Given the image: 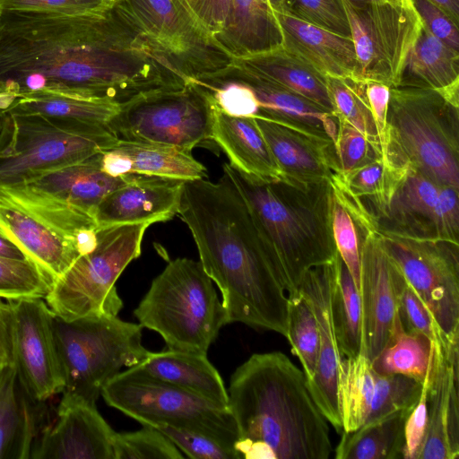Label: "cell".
Returning <instances> with one entry per match:
<instances>
[{
  "label": "cell",
  "mask_w": 459,
  "mask_h": 459,
  "mask_svg": "<svg viewBox=\"0 0 459 459\" xmlns=\"http://www.w3.org/2000/svg\"><path fill=\"white\" fill-rule=\"evenodd\" d=\"M181 82L175 63L113 7L84 14L0 13V82L7 106L33 91L121 104Z\"/></svg>",
  "instance_id": "6da1fadb"
},
{
  "label": "cell",
  "mask_w": 459,
  "mask_h": 459,
  "mask_svg": "<svg viewBox=\"0 0 459 459\" xmlns=\"http://www.w3.org/2000/svg\"><path fill=\"white\" fill-rule=\"evenodd\" d=\"M178 214L191 231L200 263L218 286L227 324L287 330L288 294L247 204L223 170L216 182L186 180Z\"/></svg>",
  "instance_id": "7a4b0ae2"
},
{
  "label": "cell",
  "mask_w": 459,
  "mask_h": 459,
  "mask_svg": "<svg viewBox=\"0 0 459 459\" xmlns=\"http://www.w3.org/2000/svg\"><path fill=\"white\" fill-rule=\"evenodd\" d=\"M229 409L246 459H328L327 420L314 402L303 370L284 353H255L230 377Z\"/></svg>",
  "instance_id": "3957f363"
},
{
  "label": "cell",
  "mask_w": 459,
  "mask_h": 459,
  "mask_svg": "<svg viewBox=\"0 0 459 459\" xmlns=\"http://www.w3.org/2000/svg\"><path fill=\"white\" fill-rule=\"evenodd\" d=\"M243 195L282 278L288 295L299 293L304 274L338 255L331 225V184L298 185L223 165Z\"/></svg>",
  "instance_id": "277c9868"
},
{
  "label": "cell",
  "mask_w": 459,
  "mask_h": 459,
  "mask_svg": "<svg viewBox=\"0 0 459 459\" xmlns=\"http://www.w3.org/2000/svg\"><path fill=\"white\" fill-rule=\"evenodd\" d=\"M458 108L436 90L390 88L382 157L459 188Z\"/></svg>",
  "instance_id": "5b68a950"
},
{
  "label": "cell",
  "mask_w": 459,
  "mask_h": 459,
  "mask_svg": "<svg viewBox=\"0 0 459 459\" xmlns=\"http://www.w3.org/2000/svg\"><path fill=\"white\" fill-rule=\"evenodd\" d=\"M134 315L143 328L157 332L167 349L207 354L226 312L200 261L177 258L153 279Z\"/></svg>",
  "instance_id": "8992f818"
},
{
  "label": "cell",
  "mask_w": 459,
  "mask_h": 459,
  "mask_svg": "<svg viewBox=\"0 0 459 459\" xmlns=\"http://www.w3.org/2000/svg\"><path fill=\"white\" fill-rule=\"evenodd\" d=\"M94 215L25 182L0 186V230L53 282L80 256L77 234Z\"/></svg>",
  "instance_id": "52a82bcc"
},
{
  "label": "cell",
  "mask_w": 459,
  "mask_h": 459,
  "mask_svg": "<svg viewBox=\"0 0 459 459\" xmlns=\"http://www.w3.org/2000/svg\"><path fill=\"white\" fill-rule=\"evenodd\" d=\"M53 326L65 391L91 403L123 367L140 364L151 352L142 343L143 326L117 316L66 321L54 314Z\"/></svg>",
  "instance_id": "ba28073f"
},
{
  "label": "cell",
  "mask_w": 459,
  "mask_h": 459,
  "mask_svg": "<svg viewBox=\"0 0 459 459\" xmlns=\"http://www.w3.org/2000/svg\"><path fill=\"white\" fill-rule=\"evenodd\" d=\"M0 186L84 160L119 141L108 126L37 114L0 113Z\"/></svg>",
  "instance_id": "9c48e42d"
},
{
  "label": "cell",
  "mask_w": 459,
  "mask_h": 459,
  "mask_svg": "<svg viewBox=\"0 0 459 459\" xmlns=\"http://www.w3.org/2000/svg\"><path fill=\"white\" fill-rule=\"evenodd\" d=\"M147 222L97 228L95 248L81 255L55 280L45 298L52 312L70 321L91 316H117L123 307L115 283L140 256Z\"/></svg>",
  "instance_id": "30bf717a"
},
{
  "label": "cell",
  "mask_w": 459,
  "mask_h": 459,
  "mask_svg": "<svg viewBox=\"0 0 459 459\" xmlns=\"http://www.w3.org/2000/svg\"><path fill=\"white\" fill-rule=\"evenodd\" d=\"M100 395L142 426L164 423L192 429L235 451L238 429L229 408L153 377L136 365L106 383Z\"/></svg>",
  "instance_id": "8fae6325"
},
{
  "label": "cell",
  "mask_w": 459,
  "mask_h": 459,
  "mask_svg": "<svg viewBox=\"0 0 459 459\" xmlns=\"http://www.w3.org/2000/svg\"><path fill=\"white\" fill-rule=\"evenodd\" d=\"M215 108L210 93L192 80L183 86L144 92L119 104L108 126L121 140L191 152L211 139Z\"/></svg>",
  "instance_id": "7c38bea8"
},
{
  "label": "cell",
  "mask_w": 459,
  "mask_h": 459,
  "mask_svg": "<svg viewBox=\"0 0 459 459\" xmlns=\"http://www.w3.org/2000/svg\"><path fill=\"white\" fill-rule=\"evenodd\" d=\"M112 7L191 80L232 62L186 0H115Z\"/></svg>",
  "instance_id": "4fadbf2b"
},
{
  "label": "cell",
  "mask_w": 459,
  "mask_h": 459,
  "mask_svg": "<svg viewBox=\"0 0 459 459\" xmlns=\"http://www.w3.org/2000/svg\"><path fill=\"white\" fill-rule=\"evenodd\" d=\"M342 2L355 48L359 81L397 87L422 25L411 0Z\"/></svg>",
  "instance_id": "5bb4252c"
},
{
  "label": "cell",
  "mask_w": 459,
  "mask_h": 459,
  "mask_svg": "<svg viewBox=\"0 0 459 459\" xmlns=\"http://www.w3.org/2000/svg\"><path fill=\"white\" fill-rule=\"evenodd\" d=\"M379 235L440 331L459 333V244Z\"/></svg>",
  "instance_id": "9a60e30c"
},
{
  "label": "cell",
  "mask_w": 459,
  "mask_h": 459,
  "mask_svg": "<svg viewBox=\"0 0 459 459\" xmlns=\"http://www.w3.org/2000/svg\"><path fill=\"white\" fill-rule=\"evenodd\" d=\"M10 307L12 364L27 394L46 402L65 391L56 342L54 313L42 298L7 300Z\"/></svg>",
  "instance_id": "2e32d148"
},
{
  "label": "cell",
  "mask_w": 459,
  "mask_h": 459,
  "mask_svg": "<svg viewBox=\"0 0 459 459\" xmlns=\"http://www.w3.org/2000/svg\"><path fill=\"white\" fill-rule=\"evenodd\" d=\"M359 230L363 352L372 361L391 335L406 280L385 249L378 231Z\"/></svg>",
  "instance_id": "e0dca14e"
},
{
  "label": "cell",
  "mask_w": 459,
  "mask_h": 459,
  "mask_svg": "<svg viewBox=\"0 0 459 459\" xmlns=\"http://www.w3.org/2000/svg\"><path fill=\"white\" fill-rule=\"evenodd\" d=\"M459 333L437 325L427 386V430L420 459L459 457Z\"/></svg>",
  "instance_id": "ac0fdd59"
},
{
  "label": "cell",
  "mask_w": 459,
  "mask_h": 459,
  "mask_svg": "<svg viewBox=\"0 0 459 459\" xmlns=\"http://www.w3.org/2000/svg\"><path fill=\"white\" fill-rule=\"evenodd\" d=\"M115 433L96 403L64 391L55 418L36 439L30 459H114Z\"/></svg>",
  "instance_id": "d6986e66"
},
{
  "label": "cell",
  "mask_w": 459,
  "mask_h": 459,
  "mask_svg": "<svg viewBox=\"0 0 459 459\" xmlns=\"http://www.w3.org/2000/svg\"><path fill=\"white\" fill-rule=\"evenodd\" d=\"M444 186L412 168L402 169L384 203L371 213L378 233L443 241Z\"/></svg>",
  "instance_id": "ffe728a7"
},
{
  "label": "cell",
  "mask_w": 459,
  "mask_h": 459,
  "mask_svg": "<svg viewBox=\"0 0 459 459\" xmlns=\"http://www.w3.org/2000/svg\"><path fill=\"white\" fill-rule=\"evenodd\" d=\"M338 255L334 260L309 269L299 292L311 307L319 331V351L313 378L307 385L316 406L338 432L342 431L337 382L341 353L333 325L331 297Z\"/></svg>",
  "instance_id": "44dd1931"
},
{
  "label": "cell",
  "mask_w": 459,
  "mask_h": 459,
  "mask_svg": "<svg viewBox=\"0 0 459 459\" xmlns=\"http://www.w3.org/2000/svg\"><path fill=\"white\" fill-rule=\"evenodd\" d=\"M185 181L132 174L98 204L94 212L97 227L171 220L178 214Z\"/></svg>",
  "instance_id": "7402d4cb"
},
{
  "label": "cell",
  "mask_w": 459,
  "mask_h": 459,
  "mask_svg": "<svg viewBox=\"0 0 459 459\" xmlns=\"http://www.w3.org/2000/svg\"><path fill=\"white\" fill-rule=\"evenodd\" d=\"M255 120L283 180L306 186L330 180L339 173L331 139L266 118Z\"/></svg>",
  "instance_id": "603a6c76"
},
{
  "label": "cell",
  "mask_w": 459,
  "mask_h": 459,
  "mask_svg": "<svg viewBox=\"0 0 459 459\" xmlns=\"http://www.w3.org/2000/svg\"><path fill=\"white\" fill-rule=\"evenodd\" d=\"M225 70L252 92L250 117L266 118L327 137L334 143L337 117L313 101L274 84L231 62Z\"/></svg>",
  "instance_id": "cb8c5ba5"
},
{
  "label": "cell",
  "mask_w": 459,
  "mask_h": 459,
  "mask_svg": "<svg viewBox=\"0 0 459 459\" xmlns=\"http://www.w3.org/2000/svg\"><path fill=\"white\" fill-rule=\"evenodd\" d=\"M281 45L325 76L359 81L358 61L351 38L343 37L273 12Z\"/></svg>",
  "instance_id": "d4e9b609"
},
{
  "label": "cell",
  "mask_w": 459,
  "mask_h": 459,
  "mask_svg": "<svg viewBox=\"0 0 459 459\" xmlns=\"http://www.w3.org/2000/svg\"><path fill=\"white\" fill-rule=\"evenodd\" d=\"M100 167L113 177L134 174L194 180L207 176L206 168L191 152L121 139L101 152Z\"/></svg>",
  "instance_id": "484cf974"
},
{
  "label": "cell",
  "mask_w": 459,
  "mask_h": 459,
  "mask_svg": "<svg viewBox=\"0 0 459 459\" xmlns=\"http://www.w3.org/2000/svg\"><path fill=\"white\" fill-rule=\"evenodd\" d=\"M44 403L27 394L9 364L0 384V459H30L48 422Z\"/></svg>",
  "instance_id": "4316f807"
},
{
  "label": "cell",
  "mask_w": 459,
  "mask_h": 459,
  "mask_svg": "<svg viewBox=\"0 0 459 459\" xmlns=\"http://www.w3.org/2000/svg\"><path fill=\"white\" fill-rule=\"evenodd\" d=\"M100 154L39 171L21 182L54 194L94 215L105 195L126 183L132 175L113 177L105 173L100 167Z\"/></svg>",
  "instance_id": "83f0119b"
},
{
  "label": "cell",
  "mask_w": 459,
  "mask_h": 459,
  "mask_svg": "<svg viewBox=\"0 0 459 459\" xmlns=\"http://www.w3.org/2000/svg\"><path fill=\"white\" fill-rule=\"evenodd\" d=\"M213 37L231 58L264 52L282 43L268 0H230L223 26Z\"/></svg>",
  "instance_id": "f1b7e54d"
},
{
  "label": "cell",
  "mask_w": 459,
  "mask_h": 459,
  "mask_svg": "<svg viewBox=\"0 0 459 459\" xmlns=\"http://www.w3.org/2000/svg\"><path fill=\"white\" fill-rule=\"evenodd\" d=\"M211 139L238 169L265 179H282L254 117L230 115L216 107Z\"/></svg>",
  "instance_id": "f546056e"
},
{
  "label": "cell",
  "mask_w": 459,
  "mask_h": 459,
  "mask_svg": "<svg viewBox=\"0 0 459 459\" xmlns=\"http://www.w3.org/2000/svg\"><path fill=\"white\" fill-rule=\"evenodd\" d=\"M232 63L333 113L327 76L282 45L264 52L232 58Z\"/></svg>",
  "instance_id": "4dcf8cb0"
},
{
  "label": "cell",
  "mask_w": 459,
  "mask_h": 459,
  "mask_svg": "<svg viewBox=\"0 0 459 459\" xmlns=\"http://www.w3.org/2000/svg\"><path fill=\"white\" fill-rule=\"evenodd\" d=\"M150 376L229 408L228 391L207 354L167 349L136 365Z\"/></svg>",
  "instance_id": "1f68e13d"
},
{
  "label": "cell",
  "mask_w": 459,
  "mask_h": 459,
  "mask_svg": "<svg viewBox=\"0 0 459 459\" xmlns=\"http://www.w3.org/2000/svg\"><path fill=\"white\" fill-rule=\"evenodd\" d=\"M397 87L436 90L458 100L459 50L436 38L422 23Z\"/></svg>",
  "instance_id": "d6a6232c"
},
{
  "label": "cell",
  "mask_w": 459,
  "mask_h": 459,
  "mask_svg": "<svg viewBox=\"0 0 459 459\" xmlns=\"http://www.w3.org/2000/svg\"><path fill=\"white\" fill-rule=\"evenodd\" d=\"M119 104L78 95L33 91L18 94L0 113L44 115L89 125L108 126Z\"/></svg>",
  "instance_id": "836d02e7"
},
{
  "label": "cell",
  "mask_w": 459,
  "mask_h": 459,
  "mask_svg": "<svg viewBox=\"0 0 459 459\" xmlns=\"http://www.w3.org/2000/svg\"><path fill=\"white\" fill-rule=\"evenodd\" d=\"M412 410V409H411ZM411 410H402L342 431L336 459H403L404 425Z\"/></svg>",
  "instance_id": "e575fe53"
},
{
  "label": "cell",
  "mask_w": 459,
  "mask_h": 459,
  "mask_svg": "<svg viewBox=\"0 0 459 459\" xmlns=\"http://www.w3.org/2000/svg\"><path fill=\"white\" fill-rule=\"evenodd\" d=\"M374 382L371 361L364 352L354 358L341 357L337 395L342 431H354L367 420Z\"/></svg>",
  "instance_id": "d590c367"
},
{
  "label": "cell",
  "mask_w": 459,
  "mask_h": 459,
  "mask_svg": "<svg viewBox=\"0 0 459 459\" xmlns=\"http://www.w3.org/2000/svg\"><path fill=\"white\" fill-rule=\"evenodd\" d=\"M331 306L341 356L354 358L363 352L361 300L351 274L339 254Z\"/></svg>",
  "instance_id": "8d00e7d4"
},
{
  "label": "cell",
  "mask_w": 459,
  "mask_h": 459,
  "mask_svg": "<svg viewBox=\"0 0 459 459\" xmlns=\"http://www.w3.org/2000/svg\"><path fill=\"white\" fill-rule=\"evenodd\" d=\"M431 357L432 341L422 333L404 331L397 315L387 342L371 365L377 374H399L423 383Z\"/></svg>",
  "instance_id": "74e56055"
},
{
  "label": "cell",
  "mask_w": 459,
  "mask_h": 459,
  "mask_svg": "<svg viewBox=\"0 0 459 459\" xmlns=\"http://www.w3.org/2000/svg\"><path fill=\"white\" fill-rule=\"evenodd\" d=\"M300 361L307 381L315 374L319 351V331L315 315L299 292L288 295L286 336Z\"/></svg>",
  "instance_id": "f35d334b"
},
{
  "label": "cell",
  "mask_w": 459,
  "mask_h": 459,
  "mask_svg": "<svg viewBox=\"0 0 459 459\" xmlns=\"http://www.w3.org/2000/svg\"><path fill=\"white\" fill-rule=\"evenodd\" d=\"M327 87L333 114L345 119L381 149L377 126L365 95L364 82L327 76Z\"/></svg>",
  "instance_id": "ab89813d"
},
{
  "label": "cell",
  "mask_w": 459,
  "mask_h": 459,
  "mask_svg": "<svg viewBox=\"0 0 459 459\" xmlns=\"http://www.w3.org/2000/svg\"><path fill=\"white\" fill-rule=\"evenodd\" d=\"M374 390L368 419L372 421L402 410H411L417 404L423 383L399 375H380L374 371Z\"/></svg>",
  "instance_id": "60d3db41"
},
{
  "label": "cell",
  "mask_w": 459,
  "mask_h": 459,
  "mask_svg": "<svg viewBox=\"0 0 459 459\" xmlns=\"http://www.w3.org/2000/svg\"><path fill=\"white\" fill-rule=\"evenodd\" d=\"M51 283V280L30 261L0 255V299H45Z\"/></svg>",
  "instance_id": "b9f144b4"
},
{
  "label": "cell",
  "mask_w": 459,
  "mask_h": 459,
  "mask_svg": "<svg viewBox=\"0 0 459 459\" xmlns=\"http://www.w3.org/2000/svg\"><path fill=\"white\" fill-rule=\"evenodd\" d=\"M114 459H181V451L164 434L151 426L115 433Z\"/></svg>",
  "instance_id": "7bdbcfd3"
},
{
  "label": "cell",
  "mask_w": 459,
  "mask_h": 459,
  "mask_svg": "<svg viewBox=\"0 0 459 459\" xmlns=\"http://www.w3.org/2000/svg\"><path fill=\"white\" fill-rule=\"evenodd\" d=\"M331 225L337 252L359 291L360 234L353 216L331 186Z\"/></svg>",
  "instance_id": "ee69618b"
},
{
  "label": "cell",
  "mask_w": 459,
  "mask_h": 459,
  "mask_svg": "<svg viewBox=\"0 0 459 459\" xmlns=\"http://www.w3.org/2000/svg\"><path fill=\"white\" fill-rule=\"evenodd\" d=\"M298 20L351 38L342 0H285V12Z\"/></svg>",
  "instance_id": "f6af8a7d"
},
{
  "label": "cell",
  "mask_w": 459,
  "mask_h": 459,
  "mask_svg": "<svg viewBox=\"0 0 459 459\" xmlns=\"http://www.w3.org/2000/svg\"><path fill=\"white\" fill-rule=\"evenodd\" d=\"M336 116V115H335ZM334 142L339 173H346L382 156L381 149L341 117Z\"/></svg>",
  "instance_id": "bcb514c9"
},
{
  "label": "cell",
  "mask_w": 459,
  "mask_h": 459,
  "mask_svg": "<svg viewBox=\"0 0 459 459\" xmlns=\"http://www.w3.org/2000/svg\"><path fill=\"white\" fill-rule=\"evenodd\" d=\"M151 427L164 434L188 458L238 459L235 451L203 433L164 423L153 424Z\"/></svg>",
  "instance_id": "7dc6e473"
},
{
  "label": "cell",
  "mask_w": 459,
  "mask_h": 459,
  "mask_svg": "<svg viewBox=\"0 0 459 459\" xmlns=\"http://www.w3.org/2000/svg\"><path fill=\"white\" fill-rule=\"evenodd\" d=\"M113 0H0V13L84 14L110 9Z\"/></svg>",
  "instance_id": "c3c4849f"
},
{
  "label": "cell",
  "mask_w": 459,
  "mask_h": 459,
  "mask_svg": "<svg viewBox=\"0 0 459 459\" xmlns=\"http://www.w3.org/2000/svg\"><path fill=\"white\" fill-rule=\"evenodd\" d=\"M398 316L404 331L422 333L433 341L437 324L407 281L399 296Z\"/></svg>",
  "instance_id": "681fc988"
},
{
  "label": "cell",
  "mask_w": 459,
  "mask_h": 459,
  "mask_svg": "<svg viewBox=\"0 0 459 459\" xmlns=\"http://www.w3.org/2000/svg\"><path fill=\"white\" fill-rule=\"evenodd\" d=\"M422 23L438 39L459 50V30L444 11L430 0H411Z\"/></svg>",
  "instance_id": "f907efd6"
},
{
  "label": "cell",
  "mask_w": 459,
  "mask_h": 459,
  "mask_svg": "<svg viewBox=\"0 0 459 459\" xmlns=\"http://www.w3.org/2000/svg\"><path fill=\"white\" fill-rule=\"evenodd\" d=\"M428 376L423 381L422 392L404 425L403 459H420L427 430V386Z\"/></svg>",
  "instance_id": "816d5d0a"
},
{
  "label": "cell",
  "mask_w": 459,
  "mask_h": 459,
  "mask_svg": "<svg viewBox=\"0 0 459 459\" xmlns=\"http://www.w3.org/2000/svg\"><path fill=\"white\" fill-rule=\"evenodd\" d=\"M200 22L214 36L223 26L230 0H186Z\"/></svg>",
  "instance_id": "f5cc1de1"
},
{
  "label": "cell",
  "mask_w": 459,
  "mask_h": 459,
  "mask_svg": "<svg viewBox=\"0 0 459 459\" xmlns=\"http://www.w3.org/2000/svg\"><path fill=\"white\" fill-rule=\"evenodd\" d=\"M390 88L377 82H364L365 95L377 126L380 145L385 134Z\"/></svg>",
  "instance_id": "db71d44e"
},
{
  "label": "cell",
  "mask_w": 459,
  "mask_h": 459,
  "mask_svg": "<svg viewBox=\"0 0 459 459\" xmlns=\"http://www.w3.org/2000/svg\"><path fill=\"white\" fill-rule=\"evenodd\" d=\"M0 361L12 363L10 307L0 299Z\"/></svg>",
  "instance_id": "11a10c76"
},
{
  "label": "cell",
  "mask_w": 459,
  "mask_h": 459,
  "mask_svg": "<svg viewBox=\"0 0 459 459\" xmlns=\"http://www.w3.org/2000/svg\"><path fill=\"white\" fill-rule=\"evenodd\" d=\"M0 255L15 259H27L15 244L2 236H0Z\"/></svg>",
  "instance_id": "9f6ffc18"
},
{
  "label": "cell",
  "mask_w": 459,
  "mask_h": 459,
  "mask_svg": "<svg viewBox=\"0 0 459 459\" xmlns=\"http://www.w3.org/2000/svg\"><path fill=\"white\" fill-rule=\"evenodd\" d=\"M444 11L456 24L459 23V0H430Z\"/></svg>",
  "instance_id": "6f0895ef"
},
{
  "label": "cell",
  "mask_w": 459,
  "mask_h": 459,
  "mask_svg": "<svg viewBox=\"0 0 459 459\" xmlns=\"http://www.w3.org/2000/svg\"><path fill=\"white\" fill-rule=\"evenodd\" d=\"M271 8L273 12L284 13L285 12V0H268Z\"/></svg>",
  "instance_id": "680465c9"
},
{
  "label": "cell",
  "mask_w": 459,
  "mask_h": 459,
  "mask_svg": "<svg viewBox=\"0 0 459 459\" xmlns=\"http://www.w3.org/2000/svg\"><path fill=\"white\" fill-rule=\"evenodd\" d=\"M11 364L9 362L0 361V384L3 380L4 372L8 367V365Z\"/></svg>",
  "instance_id": "91938a15"
},
{
  "label": "cell",
  "mask_w": 459,
  "mask_h": 459,
  "mask_svg": "<svg viewBox=\"0 0 459 459\" xmlns=\"http://www.w3.org/2000/svg\"><path fill=\"white\" fill-rule=\"evenodd\" d=\"M351 3L355 4H368V3H374V2H382V1H387V0H349ZM388 1H397V0H388Z\"/></svg>",
  "instance_id": "94428289"
},
{
  "label": "cell",
  "mask_w": 459,
  "mask_h": 459,
  "mask_svg": "<svg viewBox=\"0 0 459 459\" xmlns=\"http://www.w3.org/2000/svg\"><path fill=\"white\" fill-rule=\"evenodd\" d=\"M5 98V89L4 85L0 82V103L4 100Z\"/></svg>",
  "instance_id": "6125c7cd"
},
{
  "label": "cell",
  "mask_w": 459,
  "mask_h": 459,
  "mask_svg": "<svg viewBox=\"0 0 459 459\" xmlns=\"http://www.w3.org/2000/svg\"><path fill=\"white\" fill-rule=\"evenodd\" d=\"M0 236H2V237H3V234H2V231H1V230H0Z\"/></svg>",
  "instance_id": "be15d7a7"
},
{
  "label": "cell",
  "mask_w": 459,
  "mask_h": 459,
  "mask_svg": "<svg viewBox=\"0 0 459 459\" xmlns=\"http://www.w3.org/2000/svg\"><path fill=\"white\" fill-rule=\"evenodd\" d=\"M113 2H115V0H113Z\"/></svg>",
  "instance_id": "e7e4bbea"
}]
</instances>
